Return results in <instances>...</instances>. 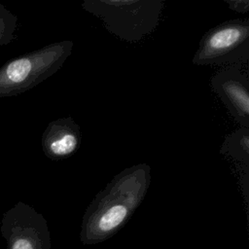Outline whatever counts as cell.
<instances>
[{
  "mask_svg": "<svg viewBox=\"0 0 249 249\" xmlns=\"http://www.w3.org/2000/svg\"><path fill=\"white\" fill-rule=\"evenodd\" d=\"M249 57V19H231L208 30L193 57L196 65L240 64Z\"/></svg>",
  "mask_w": 249,
  "mask_h": 249,
  "instance_id": "obj_4",
  "label": "cell"
},
{
  "mask_svg": "<svg viewBox=\"0 0 249 249\" xmlns=\"http://www.w3.org/2000/svg\"><path fill=\"white\" fill-rule=\"evenodd\" d=\"M73 42L64 40L8 60L0 67V97L19 95L50 78L71 54Z\"/></svg>",
  "mask_w": 249,
  "mask_h": 249,
  "instance_id": "obj_3",
  "label": "cell"
},
{
  "mask_svg": "<svg viewBox=\"0 0 249 249\" xmlns=\"http://www.w3.org/2000/svg\"><path fill=\"white\" fill-rule=\"evenodd\" d=\"M220 153L247 166L249 163V128L241 127L229 134L224 140Z\"/></svg>",
  "mask_w": 249,
  "mask_h": 249,
  "instance_id": "obj_8",
  "label": "cell"
},
{
  "mask_svg": "<svg viewBox=\"0 0 249 249\" xmlns=\"http://www.w3.org/2000/svg\"><path fill=\"white\" fill-rule=\"evenodd\" d=\"M210 86L226 105L231 116L249 127V75L241 64L228 65L210 80Z\"/></svg>",
  "mask_w": 249,
  "mask_h": 249,
  "instance_id": "obj_6",
  "label": "cell"
},
{
  "mask_svg": "<svg viewBox=\"0 0 249 249\" xmlns=\"http://www.w3.org/2000/svg\"><path fill=\"white\" fill-rule=\"evenodd\" d=\"M151 183V168L138 163L118 173L91 200L83 216L80 240L103 242L117 233L142 203Z\"/></svg>",
  "mask_w": 249,
  "mask_h": 249,
  "instance_id": "obj_1",
  "label": "cell"
},
{
  "mask_svg": "<svg viewBox=\"0 0 249 249\" xmlns=\"http://www.w3.org/2000/svg\"><path fill=\"white\" fill-rule=\"evenodd\" d=\"M0 232L7 249H51L47 220L23 201H18L3 214Z\"/></svg>",
  "mask_w": 249,
  "mask_h": 249,
  "instance_id": "obj_5",
  "label": "cell"
},
{
  "mask_svg": "<svg viewBox=\"0 0 249 249\" xmlns=\"http://www.w3.org/2000/svg\"><path fill=\"white\" fill-rule=\"evenodd\" d=\"M231 10L237 13H247L249 11V2L247 0H225Z\"/></svg>",
  "mask_w": 249,
  "mask_h": 249,
  "instance_id": "obj_10",
  "label": "cell"
},
{
  "mask_svg": "<svg viewBox=\"0 0 249 249\" xmlns=\"http://www.w3.org/2000/svg\"><path fill=\"white\" fill-rule=\"evenodd\" d=\"M41 143L45 156L50 160L69 158L81 145L80 126L70 117L54 120L44 130Z\"/></svg>",
  "mask_w": 249,
  "mask_h": 249,
  "instance_id": "obj_7",
  "label": "cell"
},
{
  "mask_svg": "<svg viewBox=\"0 0 249 249\" xmlns=\"http://www.w3.org/2000/svg\"><path fill=\"white\" fill-rule=\"evenodd\" d=\"M163 0H84L82 8L100 18L106 29L126 42H138L158 27Z\"/></svg>",
  "mask_w": 249,
  "mask_h": 249,
  "instance_id": "obj_2",
  "label": "cell"
},
{
  "mask_svg": "<svg viewBox=\"0 0 249 249\" xmlns=\"http://www.w3.org/2000/svg\"><path fill=\"white\" fill-rule=\"evenodd\" d=\"M18 17L0 4V47L7 46L16 39Z\"/></svg>",
  "mask_w": 249,
  "mask_h": 249,
  "instance_id": "obj_9",
  "label": "cell"
}]
</instances>
